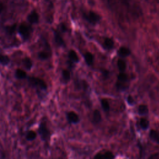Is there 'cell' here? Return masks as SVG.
Here are the masks:
<instances>
[{
    "instance_id": "obj_1",
    "label": "cell",
    "mask_w": 159,
    "mask_h": 159,
    "mask_svg": "<svg viewBox=\"0 0 159 159\" xmlns=\"http://www.w3.org/2000/svg\"><path fill=\"white\" fill-rule=\"evenodd\" d=\"M27 80L29 85L36 88L37 90L46 91L47 89V85L46 82L40 78L36 76H29L27 78Z\"/></svg>"
},
{
    "instance_id": "obj_2",
    "label": "cell",
    "mask_w": 159,
    "mask_h": 159,
    "mask_svg": "<svg viewBox=\"0 0 159 159\" xmlns=\"http://www.w3.org/2000/svg\"><path fill=\"white\" fill-rule=\"evenodd\" d=\"M33 29L31 24H28L26 22H22L18 27V32L20 36L24 41H27L31 38Z\"/></svg>"
},
{
    "instance_id": "obj_3",
    "label": "cell",
    "mask_w": 159,
    "mask_h": 159,
    "mask_svg": "<svg viewBox=\"0 0 159 159\" xmlns=\"http://www.w3.org/2000/svg\"><path fill=\"white\" fill-rule=\"evenodd\" d=\"M38 132L40 139H42V140L44 141V142H48L50 140L51 135L50 131L45 121H42L40 122L38 129Z\"/></svg>"
},
{
    "instance_id": "obj_4",
    "label": "cell",
    "mask_w": 159,
    "mask_h": 159,
    "mask_svg": "<svg viewBox=\"0 0 159 159\" xmlns=\"http://www.w3.org/2000/svg\"><path fill=\"white\" fill-rule=\"evenodd\" d=\"M84 18L86 19L88 22H90L92 24H96L100 19H101V17H100L97 13L93 12V11H90V13L88 14H84Z\"/></svg>"
},
{
    "instance_id": "obj_5",
    "label": "cell",
    "mask_w": 159,
    "mask_h": 159,
    "mask_svg": "<svg viewBox=\"0 0 159 159\" xmlns=\"http://www.w3.org/2000/svg\"><path fill=\"white\" fill-rule=\"evenodd\" d=\"M27 21L29 24H37L39 21V15L36 9L32 10L27 16Z\"/></svg>"
},
{
    "instance_id": "obj_6",
    "label": "cell",
    "mask_w": 159,
    "mask_h": 159,
    "mask_svg": "<svg viewBox=\"0 0 159 159\" xmlns=\"http://www.w3.org/2000/svg\"><path fill=\"white\" fill-rule=\"evenodd\" d=\"M67 118L70 123L76 124L78 123L80 121V117L78 115L75 113L74 111H70L67 114Z\"/></svg>"
},
{
    "instance_id": "obj_7",
    "label": "cell",
    "mask_w": 159,
    "mask_h": 159,
    "mask_svg": "<svg viewBox=\"0 0 159 159\" xmlns=\"http://www.w3.org/2000/svg\"><path fill=\"white\" fill-rule=\"evenodd\" d=\"M17 25L16 23H14V24L11 25H8L5 26L4 27L5 33L6 34L9 36H12L16 34V31L17 30Z\"/></svg>"
},
{
    "instance_id": "obj_8",
    "label": "cell",
    "mask_w": 159,
    "mask_h": 159,
    "mask_svg": "<svg viewBox=\"0 0 159 159\" xmlns=\"http://www.w3.org/2000/svg\"><path fill=\"white\" fill-rule=\"evenodd\" d=\"M54 40L55 44L59 47L65 46V42L60 35V32L57 31H54Z\"/></svg>"
},
{
    "instance_id": "obj_9",
    "label": "cell",
    "mask_w": 159,
    "mask_h": 159,
    "mask_svg": "<svg viewBox=\"0 0 159 159\" xmlns=\"http://www.w3.org/2000/svg\"><path fill=\"white\" fill-rule=\"evenodd\" d=\"M38 58L40 60H46L49 58L51 56V51H48L44 49L38 53Z\"/></svg>"
},
{
    "instance_id": "obj_10",
    "label": "cell",
    "mask_w": 159,
    "mask_h": 159,
    "mask_svg": "<svg viewBox=\"0 0 159 159\" xmlns=\"http://www.w3.org/2000/svg\"><path fill=\"white\" fill-rule=\"evenodd\" d=\"M15 77L19 80H24L27 77V75L24 70L17 68L15 71Z\"/></svg>"
},
{
    "instance_id": "obj_11",
    "label": "cell",
    "mask_w": 159,
    "mask_h": 159,
    "mask_svg": "<svg viewBox=\"0 0 159 159\" xmlns=\"http://www.w3.org/2000/svg\"><path fill=\"white\" fill-rule=\"evenodd\" d=\"M22 63L27 70H31L32 66H33V63L32 60H31V58L30 57H24L22 60Z\"/></svg>"
},
{
    "instance_id": "obj_12",
    "label": "cell",
    "mask_w": 159,
    "mask_h": 159,
    "mask_svg": "<svg viewBox=\"0 0 159 159\" xmlns=\"http://www.w3.org/2000/svg\"><path fill=\"white\" fill-rule=\"evenodd\" d=\"M92 121L93 123L95 124H98L99 122H101V115L100 112L96 109L94 111L93 113V117H92Z\"/></svg>"
},
{
    "instance_id": "obj_13",
    "label": "cell",
    "mask_w": 159,
    "mask_h": 159,
    "mask_svg": "<svg viewBox=\"0 0 159 159\" xmlns=\"http://www.w3.org/2000/svg\"><path fill=\"white\" fill-rule=\"evenodd\" d=\"M10 58L6 55L2 54H0V64L3 66H6L10 63Z\"/></svg>"
},
{
    "instance_id": "obj_14",
    "label": "cell",
    "mask_w": 159,
    "mask_h": 159,
    "mask_svg": "<svg viewBox=\"0 0 159 159\" xmlns=\"http://www.w3.org/2000/svg\"><path fill=\"white\" fill-rule=\"evenodd\" d=\"M149 136L153 141H154L157 144H159V132L158 131L152 129V130L150 131Z\"/></svg>"
},
{
    "instance_id": "obj_15",
    "label": "cell",
    "mask_w": 159,
    "mask_h": 159,
    "mask_svg": "<svg viewBox=\"0 0 159 159\" xmlns=\"http://www.w3.org/2000/svg\"><path fill=\"white\" fill-rule=\"evenodd\" d=\"M131 54V51L129 49L124 47H121L119 50H118V54L119 56L122 57H127L129 55H130Z\"/></svg>"
},
{
    "instance_id": "obj_16",
    "label": "cell",
    "mask_w": 159,
    "mask_h": 159,
    "mask_svg": "<svg viewBox=\"0 0 159 159\" xmlns=\"http://www.w3.org/2000/svg\"><path fill=\"white\" fill-rule=\"evenodd\" d=\"M37 137V133L34 131H29L26 135V139L28 141H32Z\"/></svg>"
},
{
    "instance_id": "obj_17",
    "label": "cell",
    "mask_w": 159,
    "mask_h": 159,
    "mask_svg": "<svg viewBox=\"0 0 159 159\" xmlns=\"http://www.w3.org/2000/svg\"><path fill=\"white\" fill-rule=\"evenodd\" d=\"M149 109L145 104H141L138 108V113L140 115H145L148 113Z\"/></svg>"
},
{
    "instance_id": "obj_18",
    "label": "cell",
    "mask_w": 159,
    "mask_h": 159,
    "mask_svg": "<svg viewBox=\"0 0 159 159\" xmlns=\"http://www.w3.org/2000/svg\"><path fill=\"white\" fill-rule=\"evenodd\" d=\"M93 59H94L93 55L91 54V53L90 52L86 53V54L85 55V60L88 65H91L93 64Z\"/></svg>"
},
{
    "instance_id": "obj_19",
    "label": "cell",
    "mask_w": 159,
    "mask_h": 159,
    "mask_svg": "<svg viewBox=\"0 0 159 159\" xmlns=\"http://www.w3.org/2000/svg\"><path fill=\"white\" fill-rule=\"evenodd\" d=\"M68 57L70 58V59L72 61L74 62H78L79 59H78V57L76 54V53L75 52V51L72 50L69 52L68 54Z\"/></svg>"
},
{
    "instance_id": "obj_20",
    "label": "cell",
    "mask_w": 159,
    "mask_h": 159,
    "mask_svg": "<svg viewBox=\"0 0 159 159\" xmlns=\"http://www.w3.org/2000/svg\"><path fill=\"white\" fill-rule=\"evenodd\" d=\"M104 44L105 47L107 49H113V45H114V42L112 39L109 38H106L104 42Z\"/></svg>"
},
{
    "instance_id": "obj_21",
    "label": "cell",
    "mask_w": 159,
    "mask_h": 159,
    "mask_svg": "<svg viewBox=\"0 0 159 159\" xmlns=\"http://www.w3.org/2000/svg\"><path fill=\"white\" fill-rule=\"evenodd\" d=\"M140 126L143 129H147L149 126V122L145 118H141L140 121Z\"/></svg>"
},
{
    "instance_id": "obj_22",
    "label": "cell",
    "mask_w": 159,
    "mask_h": 159,
    "mask_svg": "<svg viewBox=\"0 0 159 159\" xmlns=\"http://www.w3.org/2000/svg\"><path fill=\"white\" fill-rule=\"evenodd\" d=\"M62 78L63 81L68 82L70 79V73L67 70H63L62 72Z\"/></svg>"
},
{
    "instance_id": "obj_23",
    "label": "cell",
    "mask_w": 159,
    "mask_h": 159,
    "mask_svg": "<svg viewBox=\"0 0 159 159\" xmlns=\"http://www.w3.org/2000/svg\"><path fill=\"white\" fill-rule=\"evenodd\" d=\"M101 106H102L103 109H104V111H109V108H110V106H109V102L107 101V100L106 99H101Z\"/></svg>"
},
{
    "instance_id": "obj_24",
    "label": "cell",
    "mask_w": 159,
    "mask_h": 159,
    "mask_svg": "<svg viewBox=\"0 0 159 159\" xmlns=\"http://www.w3.org/2000/svg\"><path fill=\"white\" fill-rule=\"evenodd\" d=\"M117 66L121 72H124L126 68V62L122 60H119L117 62Z\"/></svg>"
},
{
    "instance_id": "obj_25",
    "label": "cell",
    "mask_w": 159,
    "mask_h": 159,
    "mask_svg": "<svg viewBox=\"0 0 159 159\" xmlns=\"http://www.w3.org/2000/svg\"><path fill=\"white\" fill-rule=\"evenodd\" d=\"M117 78H118V81H120V83H123V82H125L127 79V75L124 73H120L118 75V76H117Z\"/></svg>"
},
{
    "instance_id": "obj_26",
    "label": "cell",
    "mask_w": 159,
    "mask_h": 159,
    "mask_svg": "<svg viewBox=\"0 0 159 159\" xmlns=\"http://www.w3.org/2000/svg\"><path fill=\"white\" fill-rule=\"evenodd\" d=\"M104 159H114V154L110 151H107L104 154Z\"/></svg>"
},
{
    "instance_id": "obj_27",
    "label": "cell",
    "mask_w": 159,
    "mask_h": 159,
    "mask_svg": "<svg viewBox=\"0 0 159 159\" xmlns=\"http://www.w3.org/2000/svg\"><path fill=\"white\" fill-rule=\"evenodd\" d=\"M94 159H104V154H97L95 157H94Z\"/></svg>"
},
{
    "instance_id": "obj_28",
    "label": "cell",
    "mask_w": 159,
    "mask_h": 159,
    "mask_svg": "<svg viewBox=\"0 0 159 159\" xmlns=\"http://www.w3.org/2000/svg\"><path fill=\"white\" fill-rule=\"evenodd\" d=\"M148 159H159V153H156L150 155Z\"/></svg>"
},
{
    "instance_id": "obj_29",
    "label": "cell",
    "mask_w": 159,
    "mask_h": 159,
    "mask_svg": "<svg viewBox=\"0 0 159 159\" xmlns=\"http://www.w3.org/2000/svg\"><path fill=\"white\" fill-rule=\"evenodd\" d=\"M4 8H5L4 4L3 3L0 2V14H1L3 12Z\"/></svg>"
},
{
    "instance_id": "obj_30",
    "label": "cell",
    "mask_w": 159,
    "mask_h": 159,
    "mask_svg": "<svg viewBox=\"0 0 159 159\" xmlns=\"http://www.w3.org/2000/svg\"><path fill=\"white\" fill-rule=\"evenodd\" d=\"M127 102L129 104H133V102H134V100H133V98L131 96H128L127 98Z\"/></svg>"
},
{
    "instance_id": "obj_31",
    "label": "cell",
    "mask_w": 159,
    "mask_h": 159,
    "mask_svg": "<svg viewBox=\"0 0 159 159\" xmlns=\"http://www.w3.org/2000/svg\"><path fill=\"white\" fill-rule=\"evenodd\" d=\"M60 29H61V30L62 32H65L67 31V27L66 26H65V24H62L60 25Z\"/></svg>"
}]
</instances>
